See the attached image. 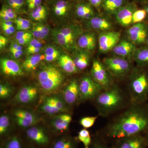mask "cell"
Returning <instances> with one entry per match:
<instances>
[{
  "mask_svg": "<svg viewBox=\"0 0 148 148\" xmlns=\"http://www.w3.org/2000/svg\"><path fill=\"white\" fill-rule=\"evenodd\" d=\"M45 59V56L36 53L30 56L25 60L22 64V68L27 71H31L42 61Z\"/></svg>",
  "mask_w": 148,
  "mask_h": 148,
  "instance_id": "obj_24",
  "label": "cell"
},
{
  "mask_svg": "<svg viewBox=\"0 0 148 148\" xmlns=\"http://www.w3.org/2000/svg\"><path fill=\"white\" fill-rule=\"evenodd\" d=\"M48 1H49V0H48Z\"/></svg>",
  "mask_w": 148,
  "mask_h": 148,
  "instance_id": "obj_61",
  "label": "cell"
},
{
  "mask_svg": "<svg viewBox=\"0 0 148 148\" xmlns=\"http://www.w3.org/2000/svg\"><path fill=\"white\" fill-rule=\"evenodd\" d=\"M14 114L17 124L21 127H29L36 122L34 115L26 110H16Z\"/></svg>",
  "mask_w": 148,
  "mask_h": 148,
  "instance_id": "obj_19",
  "label": "cell"
},
{
  "mask_svg": "<svg viewBox=\"0 0 148 148\" xmlns=\"http://www.w3.org/2000/svg\"><path fill=\"white\" fill-rule=\"evenodd\" d=\"M16 24V29L20 31H24L29 29L31 27L30 21L27 18L17 17L14 19Z\"/></svg>",
  "mask_w": 148,
  "mask_h": 148,
  "instance_id": "obj_36",
  "label": "cell"
},
{
  "mask_svg": "<svg viewBox=\"0 0 148 148\" xmlns=\"http://www.w3.org/2000/svg\"><path fill=\"white\" fill-rule=\"evenodd\" d=\"M89 26L94 30L101 32L108 31L112 27L108 19L101 16H95L88 20Z\"/></svg>",
  "mask_w": 148,
  "mask_h": 148,
  "instance_id": "obj_20",
  "label": "cell"
},
{
  "mask_svg": "<svg viewBox=\"0 0 148 148\" xmlns=\"http://www.w3.org/2000/svg\"><path fill=\"white\" fill-rule=\"evenodd\" d=\"M58 64L67 73L75 74L79 71L73 59L67 54H62L59 56L58 58Z\"/></svg>",
  "mask_w": 148,
  "mask_h": 148,
  "instance_id": "obj_21",
  "label": "cell"
},
{
  "mask_svg": "<svg viewBox=\"0 0 148 148\" xmlns=\"http://www.w3.org/2000/svg\"><path fill=\"white\" fill-rule=\"evenodd\" d=\"M138 10L135 3L128 2L121 7L114 14L116 21L123 27H127L132 23V16Z\"/></svg>",
  "mask_w": 148,
  "mask_h": 148,
  "instance_id": "obj_11",
  "label": "cell"
},
{
  "mask_svg": "<svg viewBox=\"0 0 148 148\" xmlns=\"http://www.w3.org/2000/svg\"><path fill=\"white\" fill-rule=\"evenodd\" d=\"M49 33L48 27L45 24L40 23L35 24L32 27V34L38 39H42L46 38Z\"/></svg>",
  "mask_w": 148,
  "mask_h": 148,
  "instance_id": "obj_30",
  "label": "cell"
},
{
  "mask_svg": "<svg viewBox=\"0 0 148 148\" xmlns=\"http://www.w3.org/2000/svg\"><path fill=\"white\" fill-rule=\"evenodd\" d=\"M133 59L137 67H148V46L138 49L133 54Z\"/></svg>",
  "mask_w": 148,
  "mask_h": 148,
  "instance_id": "obj_23",
  "label": "cell"
},
{
  "mask_svg": "<svg viewBox=\"0 0 148 148\" xmlns=\"http://www.w3.org/2000/svg\"><path fill=\"white\" fill-rule=\"evenodd\" d=\"M138 1H140L142 4L148 2V0H138Z\"/></svg>",
  "mask_w": 148,
  "mask_h": 148,
  "instance_id": "obj_56",
  "label": "cell"
},
{
  "mask_svg": "<svg viewBox=\"0 0 148 148\" xmlns=\"http://www.w3.org/2000/svg\"><path fill=\"white\" fill-rule=\"evenodd\" d=\"M94 100L98 115L104 118L121 112L131 104L126 89L115 83L102 90Z\"/></svg>",
  "mask_w": 148,
  "mask_h": 148,
  "instance_id": "obj_2",
  "label": "cell"
},
{
  "mask_svg": "<svg viewBox=\"0 0 148 148\" xmlns=\"http://www.w3.org/2000/svg\"><path fill=\"white\" fill-rule=\"evenodd\" d=\"M94 8L99 10L102 7L103 0H86Z\"/></svg>",
  "mask_w": 148,
  "mask_h": 148,
  "instance_id": "obj_47",
  "label": "cell"
},
{
  "mask_svg": "<svg viewBox=\"0 0 148 148\" xmlns=\"http://www.w3.org/2000/svg\"><path fill=\"white\" fill-rule=\"evenodd\" d=\"M38 95L36 88L31 86H25L18 91L14 99L18 103L27 104L35 100Z\"/></svg>",
  "mask_w": 148,
  "mask_h": 148,
  "instance_id": "obj_16",
  "label": "cell"
},
{
  "mask_svg": "<svg viewBox=\"0 0 148 148\" xmlns=\"http://www.w3.org/2000/svg\"><path fill=\"white\" fill-rule=\"evenodd\" d=\"M72 119V116L68 114L59 115L53 119L52 125L57 130H65L69 128Z\"/></svg>",
  "mask_w": 148,
  "mask_h": 148,
  "instance_id": "obj_25",
  "label": "cell"
},
{
  "mask_svg": "<svg viewBox=\"0 0 148 148\" xmlns=\"http://www.w3.org/2000/svg\"><path fill=\"white\" fill-rule=\"evenodd\" d=\"M38 79L43 90L51 92L58 90L63 84L64 77L56 66L48 65L43 67L39 72Z\"/></svg>",
  "mask_w": 148,
  "mask_h": 148,
  "instance_id": "obj_4",
  "label": "cell"
},
{
  "mask_svg": "<svg viewBox=\"0 0 148 148\" xmlns=\"http://www.w3.org/2000/svg\"><path fill=\"white\" fill-rule=\"evenodd\" d=\"M8 43V40L2 36H0V48L1 49L5 47Z\"/></svg>",
  "mask_w": 148,
  "mask_h": 148,
  "instance_id": "obj_51",
  "label": "cell"
},
{
  "mask_svg": "<svg viewBox=\"0 0 148 148\" xmlns=\"http://www.w3.org/2000/svg\"><path fill=\"white\" fill-rule=\"evenodd\" d=\"M79 47L82 50L92 52L96 47V38L95 34L92 32H86L80 35L77 41Z\"/></svg>",
  "mask_w": 148,
  "mask_h": 148,
  "instance_id": "obj_17",
  "label": "cell"
},
{
  "mask_svg": "<svg viewBox=\"0 0 148 148\" xmlns=\"http://www.w3.org/2000/svg\"><path fill=\"white\" fill-rule=\"evenodd\" d=\"M12 92L11 88L7 85H0V97L1 98H7Z\"/></svg>",
  "mask_w": 148,
  "mask_h": 148,
  "instance_id": "obj_44",
  "label": "cell"
},
{
  "mask_svg": "<svg viewBox=\"0 0 148 148\" xmlns=\"http://www.w3.org/2000/svg\"><path fill=\"white\" fill-rule=\"evenodd\" d=\"M103 64L113 79L122 78L129 76L133 70L128 60L119 56L105 58Z\"/></svg>",
  "mask_w": 148,
  "mask_h": 148,
  "instance_id": "obj_5",
  "label": "cell"
},
{
  "mask_svg": "<svg viewBox=\"0 0 148 148\" xmlns=\"http://www.w3.org/2000/svg\"><path fill=\"white\" fill-rule=\"evenodd\" d=\"M73 60L78 70L83 71L89 65L90 56L88 52L83 50L77 53Z\"/></svg>",
  "mask_w": 148,
  "mask_h": 148,
  "instance_id": "obj_27",
  "label": "cell"
},
{
  "mask_svg": "<svg viewBox=\"0 0 148 148\" xmlns=\"http://www.w3.org/2000/svg\"><path fill=\"white\" fill-rule=\"evenodd\" d=\"M25 6L27 10L31 11L37 7L42 4V0H25Z\"/></svg>",
  "mask_w": 148,
  "mask_h": 148,
  "instance_id": "obj_43",
  "label": "cell"
},
{
  "mask_svg": "<svg viewBox=\"0 0 148 148\" xmlns=\"http://www.w3.org/2000/svg\"><path fill=\"white\" fill-rule=\"evenodd\" d=\"M53 148H74V145L71 140L63 139L56 142Z\"/></svg>",
  "mask_w": 148,
  "mask_h": 148,
  "instance_id": "obj_42",
  "label": "cell"
},
{
  "mask_svg": "<svg viewBox=\"0 0 148 148\" xmlns=\"http://www.w3.org/2000/svg\"><path fill=\"white\" fill-rule=\"evenodd\" d=\"M5 148H21V144L18 138L14 137L8 143Z\"/></svg>",
  "mask_w": 148,
  "mask_h": 148,
  "instance_id": "obj_45",
  "label": "cell"
},
{
  "mask_svg": "<svg viewBox=\"0 0 148 148\" xmlns=\"http://www.w3.org/2000/svg\"><path fill=\"white\" fill-rule=\"evenodd\" d=\"M32 33H29V32H24L23 31H20V32H17L15 35V38L16 40L21 39L24 38H32Z\"/></svg>",
  "mask_w": 148,
  "mask_h": 148,
  "instance_id": "obj_46",
  "label": "cell"
},
{
  "mask_svg": "<svg viewBox=\"0 0 148 148\" xmlns=\"http://www.w3.org/2000/svg\"><path fill=\"white\" fill-rule=\"evenodd\" d=\"M41 109L45 112L49 114H54L61 112L55 106L45 101L42 105Z\"/></svg>",
  "mask_w": 148,
  "mask_h": 148,
  "instance_id": "obj_38",
  "label": "cell"
},
{
  "mask_svg": "<svg viewBox=\"0 0 148 148\" xmlns=\"http://www.w3.org/2000/svg\"><path fill=\"white\" fill-rule=\"evenodd\" d=\"M74 11L77 17L82 19L88 20L95 16L93 7L88 1L77 2L74 5Z\"/></svg>",
  "mask_w": 148,
  "mask_h": 148,
  "instance_id": "obj_18",
  "label": "cell"
},
{
  "mask_svg": "<svg viewBox=\"0 0 148 148\" xmlns=\"http://www.w3.org/2000/svg\"><path fill=\"white\" fill-rule=\"evenodd\" d=\"M53 36L56 42L63 47L69 48L72 46L66 37L58 30V29L53 31Z\"/></svg>",
  "mask_w": 148,
  "mask_h": 148,
  "instance_id": "obj_33",
  "label": "cell"
},
{
  "mask_svg": "<svg viewBox=\"0 0 148 148\" xmlns=\"http://www.w3.org/2000/svg\"><path fill=\"white\" fill-rule=\"evenodd\" d=\"M146 136H147V140L148 145V133L147 134H146Z\"/></svg>",
  "mask_w": 148,
  "mask_h": 148,
  "instance_id": "obj_59",
  "label": "cell"
},
{
  "mask_svg": "<svg viewBox=\"0 0 148 148\" xmlns=\"http://www.w3.org/2000/svg\"><path fill=\"white\" fill-rule=\"evenodd\" d=\"M99 115L94 116H86L82 118L79 121L81 125L84 128H90L93 126Z\"/></svg>",
  "mask_w": 148,
  "mask_h": 148,
  "instance_id": "obj_37",
  "label": "cell"
},
{
  "mask_svg": "<svg viewBox=\"0 0 148 148\" xmlns=\"http://www.w3.org/2000/svg\"><path fill=\"white\" fill-rule=\"evenodd\" d=\"M58 30L66 37L71 46L77 37L82 34L81 29L75 26H66Z\"/></svg>",
  "mask_w": 148,
  "mask_h": 148,
  "instance_id": "obj_26",
  "label": "cell"
},
{
  "mask_svg": "<svg viewBox=\"0 0 148 148\" xmlns=\"http://www.w3.org/2000/svg\"><path fill=\"white\" fill-rule=\"evenodd\" d=\"M10 49H14V50H16L19 51H22L23 50V47L21 45L18 44V43H12L10 45Z\"/></svg>",
  "mask_w": 148,
  "mask_h": 148,
  "instance_id": "obj_52",
  "label": "cell"
},
{
  "mask_svg": "<svg viewBox=\"0 0 148 148\" xmlns=\"http://www.w3.org/2000/svg\"><path fill=\"white\" fill-rule=\"evenodd\" d=\"M1 69L4 75L10 76H18L23 75L22 69L16 61L6 58H2L0 61Z\"/></svg>",
  "mask_w": 148,
  "mask_h": 148,
  "instance_id": "obj_14",
  "label": "cell"
},
{
  "mask_svg": "<svg viewBox=\"0 0 148 148\" xmlns=\"http://www.w3.org/2000/svg\"><path fill=\"white\" fill-rule=\"evenodd\" d=\"M40 42L38 39H33L31 40V41L29 42L27 48H30L33 47L35 45H36Z\"/></svg>",
  "mask_w": 148,
  "mask_h": 148,
  "instance_id": "obj_53",
  "label": "cell"
},
{
  "mask_svg": "<svg viewBox=\"0 0 148 148\" xmlns=\"http://www.w3.org/2000/svg\"><path fill=\"white\" fill-rule=\"evenodd\" d=\"M16 11L5 5H3L0 11V17L2 21H9L17 18Z\"/></svg>",
  "mask_w": 148,
  "mask_h": 148,
  "instance_id": "obj_31",
  "label": "cell"
},
{
  "mask_svg": "<svg viewBox=\"0 0 148 148\" xmlns=\"http://www.w3.org/2000/svg\"><path fill=\"white\" fill-rule=\"evenodd\" d=\"M71 1H77V2H78L82 1H83L84 0H71Z\"/></svg>",
  "mask_w": 148,
  "mask_h": 148,
  "instance_id": "obj_57",
  "label": "cell"
},
{
  "mask_svg": "<svg viewBox=\"0 0 148 148\" xmlns=\"http://www.w3.org/2000/svg\"></svg>",
  "mask_w": 148,
  "mask_h": 148,
  "instance_id": "obj_60",
  "label": "cell"
},
{
  "mask_svg": "<svg viewBox=\"0 0 148 148\" xmlns=\"http://www.w3.org/2000/svg\"><path fill=\"white\" fill-rule=\"evenodd\" d=\"M45 101L51 103L58 109L61 112L65 109L64 103L59 98L56 97H48Z\"/></svg>",
  "mask_w": 148,
  "mask_h": 148,
  "instance_id": "obj_40",
  "label": "cell"
},
{
  "mask_svg": "<svg viewBox=\"0 0 148 148\" xmlns=\"http://www.w3.org/2000/svg\"><path fill=\"white\" fill-rule=\"evenodd\" d=\"M45 60L48 62H52L59 58L60 52L58 49L53 46H49L45 51Z\"/></svg>",
  "mask_w": 148,
  "mask_h": 148,
  "instance_id": "obj_35",
  "label": "cell"
},
{
  "mask_svg": "<svg viewBox=\"0 0 148 148\" xmlns=\"http://www.w3.org/2000/svg\"><path fill=\"white\" fill-rule=\"evenodd\" d=\"M126 90L131 103L140 104L148 102V67L133 69L129 76Z\"/></svg>",
  "mask_w": 148,
  "mask_h": 148,
  "instance_id": "obj_3",
  "label": "cell"
},
{
  "mask_svg": "<svg viewBox=\"0 0 148 148\" xmlns=\"http://www.w3.org/2000/svg\"><path fill=\"white\" fill-rule=\"evenodd\" d=\"M32 38H24L21 39L17 40V43L20 45H24L27 44L29 43V42L31 41L32 40Z\"/></svg>",
  "mask_w": 148,
  "mask_h": 148,
  "instance_id": "obj_50",
  "label": "cell"
},
{
  "mask_svg": "<svg viewBox=\"0 0 148 148\" xmlns=\"http://www.w3.org/2000/svg\"><path fill=\"white\" fill-rule=\"evenodd\" d=\"M91 76L103 89L108 88L114 83L113 78L103 63L94 60L91 67Z\"/></svg>",
  "mask_w": 148,
  "mask_h": 148,
  "instance_id": "obj_7",
  "label": "cell"
},
{
  "mask_svg": "<svg viewBox=\"0 0 148 148\" xmlns=\"http://www.w3.org/2000/svg\"><path fill=\"white\" fill-rule=\"evenodd\" d=\"M29 138L39 144H45L48 142V138L41 128L36 127H30L27 131Z\"/></svg>",
  "mask_w": 148,
  "mask_h": 148,
  "instance_id": "obj_22",
  "label": "cell"
},
{
  "mask_svg": "<svg viewBox=\"0 0 148 148\" xmlns=\"http://www.w3.org/2000/svg\"><path fill=\"white\" fill-rule=\"evenodd\" d=\"M142 5H143V9H144L147 12V17L146 18H147L148 20V2L142 4Z\"/></svg>",
  "mask_w": 148,
  "mask_h": 148,
  "instance_id": "obj_54",
  "label": "cell"
},
{
  "mask_svg": "<svg viewBox=\"0 0 148 148\" xmlns=\"http://www.w3.org/2000/svg\"><path fill=\"white\" fill-rule=\"evenodd\" d=\"M127 36L135 45L146 43L148 36V24L145 22L135 24L128 29Z\"/></svg>",
  "mask_w": 148,
  "mask_h": 148,
  "instance_id": "obj_9",
  "label": "cell"
},
{
  "mask_svg": "<svg viewBox=\"0 0 148 148\" xmlns=\"http://www.w3.org/2000/svg\"><path fill=\"white\" fill-rule=\"evenodd\" d=\"M77 139L83 144L84 148H90L91 138L90 132L87 129L83 128L78 132Z\"/></svg>",
  "mask_w": 148,
  "mask_h": 148,
  "instance_id": "obj_32",
  "label": "cell"
},
{
  "mask_svg": "<svg viewBox=\"0 0 148 148\" xmlns=\"http://www.w3.org/2000/svg\"><path fill=\"white\" fill-rule=\"evenodd\" d=\"M146 135L138 134L125 137L114 141L113 148H147Z\"/></svg>",
  "mask_w": 148,
  "mask_h": 148,
  "instance_id": "obj_8",
  "label": "cell"
},
{
  "mask_svg": "<svg viewBox=\"0 0 148 148\" xmlns=\"http://www.w3.org/2000/svg\"><path fill=\"white\" fill-rule=\"evenodd\" d=\"M91 148H111L109 147L103 141L97 142L93 145V146Z\"/></svg>",
  "mask_w": 148,
  "mask_h": 148,
  "instance_id": "obj_48",
  "label": "cell"
},
{
  "mask_svg": "<svg viewBox=\"0 0 148 148\" xmlns=\"http://www.w3.org/2000/svg\"><path fill=\"white\" fill-rule=\"evenodd\" d=\"M136 49L135 45L130 41L123 40L118 43L112 51L117 56L125 58L133 55Z\"/></svg>",
  "mask_w": 148,
  "mask_h": 148,
  "instance_id": "obj_15",
  "label": "cell"
},
{
  "mask_svg": "<svg viewBox=\"0 0 148 148\" xmlns=\"http://www.w3.org/2000/svg\"><path fill=\"white\" fill-rule=\"evenodd\" d=\"M147 17L146 11L143 9L137 10L135 11L132 16V23L134 24L143 22V20Z\"/></svg>",
  "mask_w": 148,
  "mask_h": 148,
  "instance_id": "obj_39",
  "label": "cell"
},
{
  "mask_svg": "<svg viewBox=\"0 0 148 148\" xmlns=\"http://www.w3.org/2000/svg\"><path fill=\"white\" fill-rule=\"evenodd\" d=\"M80 101L91 100L103 90L101 86L92 79L91 76L86 75L82 78L79 82Z\"/></svg>",
  "mask_w": 148,
  "mask_h": 148,
  "instance_id": "obj_6",
  "label": "cell"
},
{
  "mask_svg": "<svg viewBox=\"0 0 148 148\" xmlns=\"http://www.w3.org/2000/svg\"><path fill=\"white\" fill-rule=\"evenodd\" d=\"M49 9L56 16L62 17L68 15L74 9V5L71 0H49Z\"/></svg>",
  "mask_w": 148,
  "mask_h": 148,
  "instance_id": "obj_12",
  "label": "cell"
},
{
  "mask_svg": "<svg viewBox=\"0 0 148 148\" xmlns=\"http://www.w3.org/2000/svg\"><path fill=\"white\" fill-rule=\"evenodd\" d=\"M2 27L3 30L4 32H5L6 34L10 35L12 34L8 27H5V26H2Z\"/></svg>",
  "mask_w": 148,
  "mask_h": 148,
  "instance_id": "obj_55",
  "label": "cell"
},
{
  "mask_svg": "<svg viewBox=\"0 0 148 148\" xmlns=\"http://www.w3.org/2000/svg\"><path fill=\"white\" fill-rule=\"evenodd\" d=\"M64 97L69 105H74L80 101L79 86L77 80H73L67 86L64 90Z\"/></svg>",
  "mask_w": 148,
  "mask_h": 148,
  "instance_id": "obj_13",
  "label": "cell"
},
{
  "mask_svg": "<svg viewBox=\"0 0 148 148\" xmlns=\"http://www.w3.org/2000/svg\"><path fill=\"white\" fill-rule=\"evenodd\" d=\"M10 52L12 53L14 57L16 58H19L23 54V51H19L10 49Z\"/></svg>",
  "mask_w": 148,
  "mask_h": 148,
  "instance_id": "obj_49",
  "label": "cell"
},
{
  "mask_svg": "<svg viewBox=\"0 0 148 148\" xmlns=\"http://www.w3.org/2000/svg\"><path fill=\"white\" fill-rule=\"evenodd\" d=\"M4 4L13 9L16 12L23 11L25 6V0H3Z\"/></svg>",
  "mask_w": 148,
  "mask_h": 148,
  "instance_id": "obj_34",
  "label": "cell"
},
{
  "mask_svg": "<svg viewBox=\"0 0 148 148\" xmlns=\"http://www.w3.org/2000/svg\"><path fill=\"white\" fill-rule=\"evenodd\" d=\"M29 12V15L32 19L36 21H41L47 17L49 8L46 5L42 3Z\"/></svg>",
  "mask_w": 148,
  "mask_h": 148,
  "instance_id": "obj_29",
  "label": "cell"
},
{
  "mask_svg": "<svg viewBox=\"0 0 148 148\" xmlns=\"http://www.w3.org/2000/svg\"><path fill=\"white\" fill-rule=\"evenodd\" d=\"M105 137L115 140L148 133V103H131L119 112L102 130Z\"/></svg>",
  "mask_w": 148,
  "mask_h": 148,
  "instance_id": "obj_1",
  "label": "cell"
},
{
  "mask_svg": "<svg viewBox=\"0 0 148 148\" xmlns=\"http://www.w3.org/2000/svg\"><path fill=\"white\" fill-rule=\"evenodd\" d=\"M126 0H103L102 7L109 13H114L118 10L125 5Z\"/></svg>",
  "mask_w": 148,
  "mask_h": 148,
  "instance_id": "obj_28",
  "label": "cell"
},
{
  "mask_svg": "<svg viewBox=\"0 0 148 148\" xmlns=\"http://www.w3.org/2000/svg\"><path fill=\"white\" fill-rule=\"evenodd\" d=\"M121 34L119 32L107 31L101 33L98 37L99 49L101 52L106 53L112 50L119 42Z\"/></svg>",
  "mask_w": 148,
  "mask_h": 148,
  "instance_id": "obj_10",
  "label": "cell"
},
{
  "mask_svg": "<svg viewBox=\"0 0 148 148\" xmlns=\"http://www.w3.org/2000/svg\"><path fill=\"white\" fill-rule=\"evenodd\" d=\"M10 124L9 118L4 115L0 117V134L2 135L7 130Z\"/></svg>",
  "mask_w": 148,
  "mask_h": 148,
  "instance_id": "obj_41",
  "label": "cell"
},
{
  "mask_svg": "<svg viewBox=\"0 0 148 148\" xmlns=\"http://www.w3.org/2000/svg\"><path fill=\"white\" fill-rule=\"evenodd\" d=\"M146 44H147V45L148 46V36L147 37V41H146Z\"/></svg>",
  "mask_w": 148,
  "mask_h": 148,
  "instance_id": "obj_58",
  "label": "cell"
}]
</instances>
